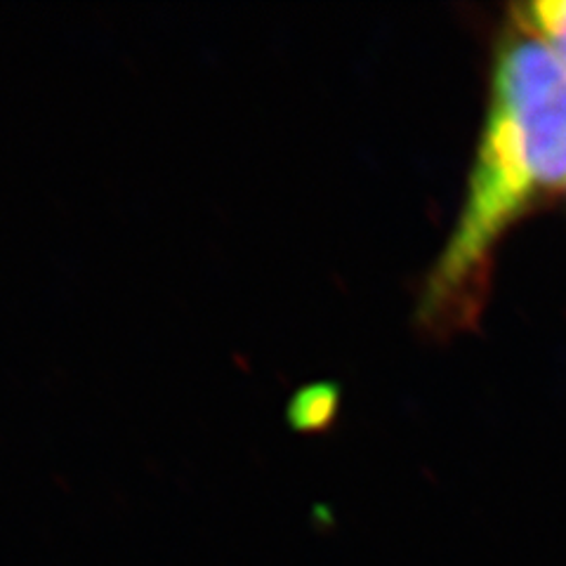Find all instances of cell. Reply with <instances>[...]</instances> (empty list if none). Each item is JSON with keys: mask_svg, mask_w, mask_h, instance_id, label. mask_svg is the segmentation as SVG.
Wrapping results in <instances>:
<instances>
[{"mask_svg": "<svg viewBox=\"0 0 566 566\" xmlns=\"http://www.w3.org/2000/svg\"><path fill=\"white\" fill-rule=\"evenodd\" d=\"M510 14V20L534 33L566 71V0H536V3L512 6Z\"/></svg>", "mask_w": 566, "mask_h": 566, "instance_id": "cell-3", "label": "cell"}, {"mask_svg": "<svg viewBox=\"0 0 566 566\" xmlns=\"http://www.w3.org/2000/svg\"><path fill=\"white\" fill-rule=\"evenodd\" d=\"M291 428L305 434L331 430L340 413V392L333 382H314L297 389L289 403Z\"/></svg>", "mask_w": 566, "mask_h": 566, "instance_id": "cell-2", "label": "cell"}, {"mask_svg": "<svg viewBox=\"0 0 566 566\" xmlns=\"http://www.w3.org/2000/svg\"><path fill=\"white\" fill-rule=\"evenodd\" d=\"M562 189L566 71L534 33L510 20L495 41L463 203L418 293V324L434 333L474 322L501 241Z\"/></svg>", "mask_w": 566, "mask_h": 566, "instance_id": "cell-1", "label": "cell"}]
</instances>
